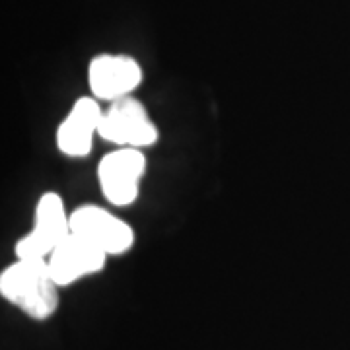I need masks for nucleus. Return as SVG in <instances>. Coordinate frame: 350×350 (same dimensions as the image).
Wrapping results in <instances>:
<instances>
[{"mask_svg":"<svg viewBox=\"0 0 350 350\" xmlns=\"http://www.w3.org/2000/svg\"><path fill=\"white\" fill-rule=\"evenodd\" d=\"M146 165V156L138 148H117L105 154L98 163L101 195L115 206L133 204L138 199Z\"/></svg>","mask_w":350,"mask_h":350,"instance_id":"nucleus-4","label":"nucleus"},{"mask_svg":"<svg viewBox=\"0 0 350 350\" xmlns=\"http://www.w3.org/2000/svg\"><path fill=\"white\" fill-rule=\"evenodd\" d=\"M70 234V214L66 213L63 197L55 191H47L38 199L31 230L16 243V257L49 259L51 253Z\"/></svg>","mask_w":350,"mask_h":350,"instance_id":"nucleus-2","label":"nucleus"},{"mask_svg":"<svg viewBox=\"0 0 350 350\" xmlns=\"http://www.w3.org/2000/svg\"><path fill=\"white\" fill-rule=\"evenodd\" d=\"M142 82L140 64L126 55H98L88 68L92 98L117 101L129 98Z\"/></svg>","mask_w":350,"mask_h":350,"instance_id":"nucleus-6","label":"nucleus"},{"mask_svg":"<svg viewBox=\"0 0 350 350\" xmlns=\"http://www.w3.org/2000/svg\"><path fill=\"white\" fill-rule=\"evenodd\" d=\"M72 234L111 255H123L135 245L133 226L98 204H82L70 213Z\"/></svg>","mask_w":350,"mask_h":350,"instance_id":"nucleus-5","label":"nucleus"},{"mask_svg":"<svg viewBox=\"0 0 350 350\" xmlns=\"http://www.w3.org/2000/svg\"><path fill=\"white\" fill-rule=\"evenodd\" d=\"M101 105L96 98H78L57 129V148L68 158H84L100 137Z\"/></svg>","mask_w":350,"mask_h":350,"instance_id":"nucleus-8","label":"nucleus"},{"mask_svg":"<svg viewBox=\"0 0 350 350\" xmlns=\"http://www.w3.org/2000/svg\"><path fill=\"white\" fill-rule=\"evenodd\" d=\"M100 137L119 148L144 150L158 142V126L152 123L146 107L133 96L113 101L101 115Z\"/></svg>","mask_w":350,"mask_h":350,"instance_id":"nucleus-3","label":"nucleus"},{"mask_svg":"<svg viewBox=\"0 0 350 350\" xmlns=\"http://www.w3.org/2000/svg\"><path fill=\"white\" fill-rule=\"evenodd\" d=\"M107 253L88 239L70 234L47 259L51 276L61 288L70 286L80 278L98 275L105 269Z\"/></svg>","mask_w":350,"mask_h":350,"instance_id":"nucleus-7","label":"nucleus"},{"mask_svg":"<svg viewBox=\"0 0 350 350\" xmlns=\"http://www.w3.org/2000/svg\"><path fill=\"white\" fill-rule=\"evenodd\" d=\"M59 284L47 259H16L0 273V294L31 319L45 321L59 310Z\"/></svg>","mask_w":350,"mask_h":350,"instance_id":"nucleus-1","label":"nucleus"}]
</instances>
